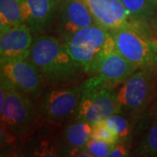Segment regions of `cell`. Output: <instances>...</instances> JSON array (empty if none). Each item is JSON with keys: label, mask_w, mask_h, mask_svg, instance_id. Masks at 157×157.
<instances>
[{"label": "cell", "mask_w": 157, "mask_h": 157, "mask_svg": "<svg viewBox=\"0 0 157 157\" xmlns=\"http://www.w3.org/2000/svg\"><path fill=\"white\" fill-rule=\"evenodd\" d=\"M28 59L38 68L45 82L51 84L73 80L84 71L70 55L65 44L48 35L33 39Z\"/></svg>", "instance_id": "cell-1"}, {"label": "cell", "mask_w": 157, "mask_h": 157, "mask_svg": "<svg viewBox=\"0 0 157 157\" xmlns=\"http://www.w3.org/2000/svg\"><path fill=\"white\" fill-rule=\"evenodd\" d=\"M70 55L85 73L93 74L101 59L115 50L112 33L97 25L81 28L63 37Z\"/></svg>", "instance_id": "cell-2"}, {"label": "cell", "mask_w": 157, "mask_h": 157, "mask_svg": "<svg viewBox=\"0 0 157 157\" xmlns=\"http://www.w3.org/2000/svg\"><path fill=\"white\" fill-rule=\"evenodd\" d=\"M155 68H139L116 91L119 113L137 124L156 94Z\"/></svg>", "instance_id": "cell-3"}, {"label": "cell", "mask_w": 157, "mask_h": 157, "mask_svg": "<svg viewBox=\"0 0 157 157\" xmlns=\"http://www.w3.org/2000/svg\"><path fill=\"white\" fill-rule=\"evenodd\" d=\"M115 49L138 68L157 70V42L150 34L149 26L137 23L111 33Z\"/></svg>", "instance_id": "cell-4"}, {"label": "cell", "mask_w": 157, "mask_h": 157, "mask_svg": "<svg viewBox=\"0 0 157 157\" xmlns=\"http://www.w3.org/2000/svg\"><path fill=\"white\" fill-rule=\"evenodd\" d=\"M83 94L76 114V121L90 124L105 121L114 113H119L116 91L114 86L105 83L95 75H92L82 84Z\"/></svg>", "instance_id": "cell-5"}, {"label": "cell", "mask_w": 157, "mask_h": 157, "mask_svg": "<svg viewBox=\"0 0 157 157\" xmlns=\"http://www.w3.org/2000/svg\"><path fill=\"white\" fill-rule=\"evenodd\" d=\"M5 80L7 83V91L4 105L0 107L1 135L11 139L25 133L32 126L37 116V111L28 95Z\"/></svg>", "instance_id": "cell-6"}, {"label": "cell", "mask_w": 157, "mask_h": 157, "mask_svg": "<svg viewBox=\"0 0 157 157\" xmlns=\"http://www.w3.org/2000/svg\"><path fill=\"white\" fill-rule=\"evenodd\" d=\"M82 84L73 87H63L49 91L41 104V111L52 122H63L77 114L82 98Z\"/></svg>", "instance_id": "cell-7"}, {"label": "cell", "mask_w": 157, "mask_h": 157, "mask_svg": "<svg viewBox=\"0 0 157 157\" xmlns=\"http://www.w3.org/2000/svg\"><path fill=\"white\" fill-rule=\"evenodd\" d=\"M1 78L29 97L39 95L45 83L42 74L28 59L1 61Z\"/></svg>", "instance_id": "cell-8"}, {"label": "cell", "mask_w": 157, "mask_h": 157, "mask_svg": "<svg viewBox=\"0 0 157 157\" xmlns=\"http://www.w3.org/2000/svg\"><path fill=\"white\" fill-rule=\"evenodd\" d=\"M97 25L110 33L134 25L136 20L121 0H82Z\"/></svg>", "instance_id": "cell-9"}, {"label": "cell", "mask_w": 157, "mask_h": 157, "mask_svg": "<svg viewBox=\"0 0 157 157\" xmlns=\"http://www.w3.org/2000/svg\"><path fill=\"white\" fill-rule=\"evenodd\" d=\"M33 43V32L25 23L1 33L0 60L28 59Z\"/></svg>", "instance_id": "cell-10"}, {"label": "cell", "mask_w": 157, "mask_h": 157, "mask_svg": "<svg viewBox=\"0 0 157 157\" xmlns=\"http://www.w3.org/2000/svg\"><path fill=\"white\" fill-rule=\"evenodd\" d=\"M57 12L62 38L79 29L96 25L82 0H61Z\"/></svg>", "instance_id": "cell-11"}, {"label": "cell", "mask_w": 157, "mask_h": 157, "mask_svg": "<svg viewBox=\"0 0 157 157\" xmlns=\"http://www.w3.org/2000/svg\"><path fill=\"white\" fill-rule=\"evenodd\" d=\"M138 69L137 66L125 59L115 49L101 59L92 75H96L107 85L114 86L123 83Z\"/></svg>", "instance_id": "cell-12"}, {"label": "cell", "mask_w": 157, "mask_h": 157, "mask_svg": "<svg viewBox=\"0 0 157 157\" xmlns=\"http://www.w3.org/2000/svg\"><path fill=\"white\" fill-rule=\"evenodd\" d=\"M61 0H24L25 23L33 33L44 31L58 11Z\"/></svg>", "instance_id": "cell-13"}, {"label": "cell", "mask_w": 157, "mask_h": 157, "mask_svg": "<svg viewBox=\"0 0 157 157\" xmlns=\"http://www.w3.org/2000/svg\"><path fill=\"white\" fill-rule=\"evenodd\" d=\"M140 141L135 154L138 155H157V102L143 113L138 125Z\"/></svg>", "instance_id": "cell-14"}, {"label": "cell", "mask_w": 157, "mask_h": 157, "mask_svg": "<svg viewBox=\"0 0 157 157\" xmlns=\"http://www.w3.org/2000/svg\"><path fill=\"white\" fill-rule=\"evenodd\" d=\"M23 23L24 0H0V33Z\"/></svg>", "instance_id": "cell-15"}, {"label": "cell", "mask_w": 157, "mask_h": 157, "mask_svg": "<svg viewBox=\"0 0 157 157\" xmlns=\"http://www.w3.org/2000/svg\"><path fill=\"white\" fill-rule=\"evenodd\" d=\"M92 124L83 121H76L69 124L63 132V137L70 148L83 147L91 139Z\"/></svg>", "instance_id": "cell-16"}, {"label": "cell", "mask_w": 157, "mask_h": 157, "mask_svg": "<svg viewBox=\"0 0 157 157\" xmlns=\"http://www.w3.org/2000/svg\"><path fill=\"white\" fill-rule=\"evenodd\" d=\"M137 22L148 26L157 15V6L152 0H121Z\"/></svg>", "instance_id": "cell-17"}, {"label": "cell", "mask_w": 157, "mask_h": 157, "mask_svg": "<svg viewBox=\"0 0 157 157\" xmlns=\"http://www.w3.org/2000/svg\"><path fill=\"white\" fill-rule=\"evenodd\" d=\"M109 129L118 135L119 141H129L135 124L128 117L121 113H114L103 121Z\"/></svg>", "instance_id": "cell-18"}, {"label": "cell", "mask_w": 157, "mask_h": 157, "mask_svg": "<svg viewBox=\"0 0 157 157\" xmlns=\"http://www.w3.org/2000/svg\"><path fill=\"white\" fill-rule=\"evenodd\" d=\"M114 145L115 144L107 141L94 140L91 138L86 143L83 148L88 152L93 157H104L108 155V154L113 148Z\"/></svg>", "instance_id": "cell-19"}, {"label": "cell", "mask_w": 157, "mask_h": 157, "mask_svg": "<svg viewBox=\"0 0 157 157\" xmlns=\"http://www.w3.org/2000/svg\"><path fill=\"white\" fill-rule=\"evenodd\" d=\"M91 138L94 140H104L110 143L116 144L119 141V137L111 129H109L103 121L92 124Z\"/></svg>", "instance_id": "cell-20"}, {"label": "cell", "mask_w": 157, "mask_h": 157, "mask_svg": "<svg viewBox=\"0 0 157 157\" xmlns=\"http://www.w3.org/2000/svg\"><path fill=\"white\" fill-rule=\"evenodd\" d=\"M129 155V149L128 142L126 141H118L114 145L111 152L108 154L109 157H121L128 156Z\"/></svg>", "instance_id": "cell-21"}, {"label": "cell", "mask_w": 157, "mask_h": 157, "mask_svg": "<svg viewBox=\"0 0 157 157\" xmlns=\"http://www.w3.org/2000/svg\"><path fill=\"white\" fill-rule=\"evenodd\" d=\"M67 155L78 157H93L88 152L85 150L83 147H73V148H71Z\"/></svg>", "instance_id": "cell-22"}, {"label": "cell", "mask_w": 157, "mask_h": 157, "mask_svg": "<svg viewBox=\"0 0 157 157\" xmlns=\"http://www.w3.org/2000/svg\"><path fill=\"white\" fill-rule=\"evenodd\" d=\"M149 29H150V34H153V35H151L153 39L157 42V15L155 18L153 20V22L150 24Z\"/></svg>", "instance_id": "cell-23"}, {"label": "cell", "mask_w": 157, "mask_h": 157, "mask_svg": "<svg viewBox=\"0 0 157 157\" xmlns=\"http://www.w3.org/2000/svg\"><path fill=\"white\" fill-rule=\"evenodd\" d=\"M152 1H153V2H154V3L155 4V6H157V0H152Z\"/></svg>", "instance_id": "cell-24"}]
</instances>
